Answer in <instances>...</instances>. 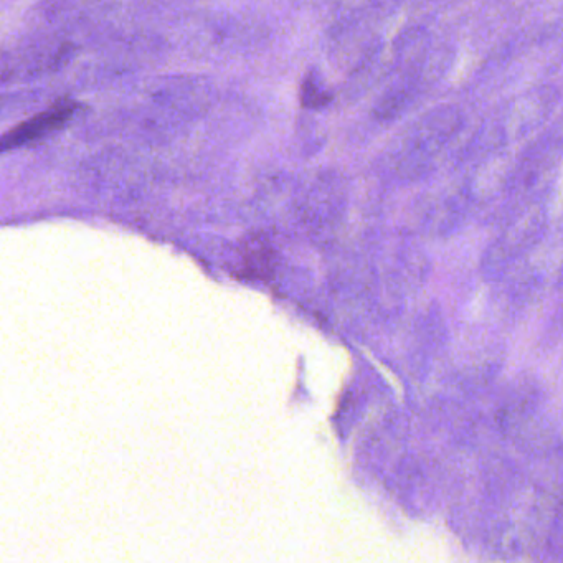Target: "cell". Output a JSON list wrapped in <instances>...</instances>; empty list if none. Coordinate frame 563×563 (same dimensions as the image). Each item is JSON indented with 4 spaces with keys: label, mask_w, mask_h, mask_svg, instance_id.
Segmentation results:
<instances>
[{
    "label": "cell",
    "mask_w": 563,
    "mask_h": 563,
    "mask_svg": "<svg viewBox=\"0 0 563 563\" xmlns=\"http://www.w3.org/2000/svg\"><path fill=\"white\" fill-rule=\"evenodd\" d=\"M76 111H78V105L75 101L67 100V98L58 101L47 111L38 113L34 118L27 119L14 129H10L9 133L2 134L0 136V154L32 144L38 139L45 138L48 134L57 133L58 129H62L75 116Z\"/></svg>",
    "instance_id": "obj_1"
},
{
    "label": "cell",
    "mask_w": 563,
    "mask_h": 563,
    "mask_svg": "<svg viewBox=\"0 0 563 563\" xmlns=\"http://www.w3.org/2000/svg\"><path fill=\"white\" fill-rule=\"evenodd\" d=\"M273 271V251L261 240H251L242 255V273L248 280H265Z\"/></svg>",
    "instance_id": "obj_2"
},
{
    "label": "cell",
    "mask_w": 563,
    "mask_h": 563,
    "mask_svg": "<svg viewBox=\"0 0 563 563\" xmlns=\"http://www.w3.org/2000/svg\"><path fill=\"white\" fill-rule=\"evenodd\" d=\"M331 95L317 83L313 75L308 76L303 83V105L308 108H324L329 105Z\"/></svg>",
    "instance_id": "obj_3"
}]
</instances>
